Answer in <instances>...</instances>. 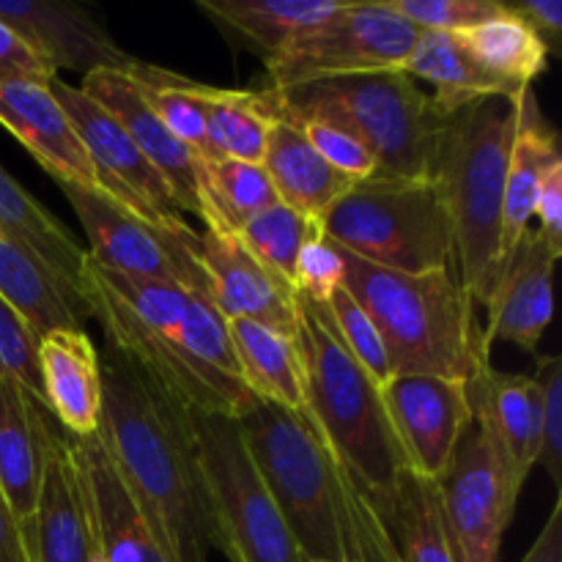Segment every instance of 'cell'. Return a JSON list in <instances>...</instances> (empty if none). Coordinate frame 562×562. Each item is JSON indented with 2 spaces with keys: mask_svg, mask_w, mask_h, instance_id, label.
<instances>
[{
  "mask_svg": "<svg viewBox=\"0 0 562 562\" xmlns=\"http://www.w3.org/2000/svg\"><path fill=\"white\" fill-rule=\"evenodd\" d=\"M195 252L209 280V296L223 318H252L285 335L296 333L300 296L269 272L236 234L203 228L195 234Z\"/></svg>",
  "mask_w": 562,
  "mask_h": 562,
  "instance_id": "cell-16",
  "label": "cell"
},
{
  "mask_svg": "<svg viewBox=\"0 0 562 562\" xmlns=\"http://www.w3.org/2000/svg\"><path fill=\"white\" fill-rule=\"evenodd\" d=\"M49 82H0V124L31 151L53 181L99 190L91 159Z\"/></svg>",
  "mask_w": 562,
  "mask_h": 562,
  "instance_id": "cell-22",
  "label": "cell"
},
{
  "mask_svg": "<svg viewBox=\"0 0 562 562\" xmlns=\"http://www.w3.org/2000/svg\"><path fill=\"white\" fill-rule=\"evenodd\" d=\"M434 483L453 560L499 562L519 497L510 492L497 453L475 420L461 434L448 470Z\"/></svg>",
  "mask_w": 562,
  "mask_h": 562,
  "instance_id": "cell-12",
  "label": "cell"
},
{
  "mask_svg": "<svg viewBox=\"0 0 562 562\" xmlns=\"http://www.w3.org/2000/svg\"><path fill=\"white\" fill-rule=\"evenodd\" d=\"M521 562H562V499L554 503L541 536L536 538Z\"/></svg>",
  "mask_w": 562,
  "mask_h": 562,
  "instance_id": "cell-46",
  "label": "cell"
},
{
  "mask_svg": "<svg viewBox=\"0 0 562 562\" xmlns=\"http://www.w3.org/2000/svg\"><path fill=\"white\" fill-rule=\"evenodd\" d=\"M459 36L488 71L510 86L532 88V82L547 71V44L519 16L510 14L505 3L497 14Z\"/></svg>",
  "mask_w": 562,
  "mask_h": 562,
  "instance_id": "cell-33",
  "label": "cell"
},
{
  "mask_svg": "<svg viewBox=\"0 0 562 562\" xmlns=\"http://www.w3.org/2000/svg\"><path fill=\"white\" fill-rule=\"evenodd\" d=\"M278 203L261 165L236 159L203 162V225L236 234L247 220Z\"/></svg>",
  "mask_w": 562,
  "mask_h": 562,
  "instance_id": "cell-34",
  "label": "cell"
},
{
  "mask_svg": "<svg viewBox=\"0 0 562 562\" xmlns=\"http://www.w3.org/2000/svg\"><path fill=\"white\" fill-rule=\"evenodd\" d=\"M294 340L302 360L305 420L387 525L409 470L390 426L382 387L349 355L327 305L300 296Z\"/></svg>",
  "mask_w": 562,
  "mask_h": 562,
  "instance_id": "cell-4",
  "label": "cell"
},
{
  "mask_svg": "<svg viewBox=\"0 0 562 562\" xmlns=\"http://www.w3.org/2000/svg\"><path fill=\"white\" fill-rule=\"evenodd\" d=\"M55 77L58 75L44 64L42 55L0 22V82H49Z\"/></svg>",
  "mask_w": 562,
  "mask_h": 562,
  "instance_id": "cell-43",
  "label": "cell"
},
{
  "mask_svg": "<svg viewBox=\"0 0 562 562\" xmlns=\"http://www.w3.org/2000/svg\"><path fill=\"white\" fill-rule=\"evenodd\" d=\"M181 412L212 505L220 552L231 562H305L247 453L236 417L190 406Z\"/></svg>",
  "mask_w": 562,
  "mask_h": 562,
  "instance_id": "cell-8",
  "label": "cell"
},
{
  "mask_svg": "<svg viewBox=\"0 0 562 562\" xmlns=\"http://www.w3.org/2000/svg\"><path fill=\"white\" fill-rule=\"evenodd\" d=\"M236 423L302 558L401 562L382 516L305 417L256 398Z\"/></svg>",
  "mask_w": 562,
  "mask_h": 562,
  "instance_id": "cell-3",
  "label": "cell"
},
{
  "mask_svg": "<svg viewBox=\"0 0 562 562\" xmlns=\"http://www.w3.org/2000/svg\"><path fill=\"white\" fill-rule=\"evenodd\" d=\"M272 113V126H269L267 148H263L261 168L269 176L274 187V195L280 203H285L294 212L322 223L324 214L329 212L335 201L349 190L355 181L346 179L344 173L333 168L311 140L305 132L294 124L280 108L274 104L272 91H263Z\"/></svg>",
  "mask_w": 562,
  "mask_h": 562,
  "instance_id": "cell-26",
  "label": "cell"
},
{
  "mask_svg": "<svg viewBox=\"0 0 562 562\" xmlns=\"http://www.w3.org/2000/svg\"><path fill=\"white\" fill-rule=\"evenodd\" d=\"M53 434V415L20 384L0 379V494L20 525L36 510Z\"/></svg>",
  "mask_w": 562,
  "mask_h": 562,
  "instance_id": "cell-23",
  "label": "cell"
},
{
  "mask_svg": "<svg viewBox=\"0 0 562 562\" xmlns=\"http://www.w3.org/2000/svg\"><path fill=\"white\" fill-rule=\"evenodd\" d=\"M340 256L346 291L376 324L393 376L428 373L470 382L492 362V346L475 316V302L453 269L406 274L373 267L346 250Z\"/></svg>",
  "mask_w": 562,
  "mask_h": 562,
  "instance_id": "cell-5",
  "label": "cell"
},
{
  "mask_svg": "<svg viewBox=\"0 0 562 562\" xmlns=\"http://www.w3.org/2000/svg\"><path fill=\"white\" fill-rule=\"evenodd\" d=\"M102 562H173L99 437H69Z\"/></svg>",
  "mask_w": 562,
  "mask_h": 562,
  "instance_id": "cell-18",
  "label": "cell"
},
{
  "mask_svg": "<svg viewBox=\"0 0 562 562\" xmlns=\"http://www.w3.org/2000/svg\"><path fill=\"white\" fill-rule=\"evenodd\" d=\"M322 234L340 250L393 272H456L448 203L434 179L355 181L322 217Z\"/></svg>",
  "mask_w": 562,
  "mask_h": 562,
  "instance_id": "cell-7",
  "label": "cell"
},
{
  "mask_svg": "<svg viewBox=\"0 0 562 562\" xmlns=\"http://www.w3.org/2000/svg\"><path fill=\"white\" fill-rule=\"evenodd\" d=\"M521 93L477 99L450 115L434 170L453 225L456 278L481 307L497 278L503 190Z\"/></svg>",
  "mask_w": 562,
  "mask_h": 562,
  "instance_id": "cell-6",
  "label": "cell"
},
{
  "mask_svg": "<svg viewBox=\"0 0 562 562\" xmlns=\"http://www.w3.org/2000/svg\"><path fill=\"white\" fill-rule=\"evenodd\" d=\"M382 401L406 470L426 481H439L461 434L472 426L467 382L406 373L384 384Z\"/></svg>",
  "mask_w": 562,
  "mask_h": 562,
  "instance_id": "cell-14",
  "label": "cell"
},
{
  "mask_svg": "<svg viewBox=\"0 0 562 562\" xmlns=\"http://www.w3.org/2000/svg\"><path fill=\"white\" fill-rule=\"evenodd\" d=\"M387 530L401 562H456L439 516L434 481L406 472Z\"/></svg>",
  "mask_w": 562,
  "mask_h": 562,
  "instance_id": "cell-36",
  "label": "cell"
},
{
  "mask_svg": "<svg viewBox=\"0 0 562 562\" xmlns=\"http://www.w3.org/2000/svg\"><path fill=\"white\" fill-rule=\"evenodd\" d=\"M346 285V263L338 247L324 234L313 236L296 258L294 291L305 300L327 305L335 291Z\"/></svg>",
  "mask_w": 562,
  "mask_h": 562,
  "instance_id": "cell-42",
  "label": "cell"
},
{
  "mask_svg": "<svg viewBox=\"0 0 562 562\" xmlns=\"http://www.w3.org/2000/svg\"><path fill=\"white\" fill-rule=\"evenodd\" d=\"M82 302L110 349L135 362L176 404L239 417L256 401L239 376L228 322L209 296L108 272L86 252Z\"/></svg>",
  "mask_w": 562,
  "mask_h": 562,
  "instance_id": "cell-1",
  "label": "cell"
},
{
  "mask_svg": "<svg viewBox=\"0 0 562 562\" xmlns=\"http://www.w3.org/2000/svg\"><path fill=\"white\" fill-rule=\"evenodd\" d=\"M38 340L27 324L0 300V379H11L47 409L38 373Z\"/></svg>",
  "mask_w": 562,
  "mask_h": 562,
  "instance_id": "cell-39",
  "label": "cell"
},
{
  "mask_svg": "<svg viewBox=\"0 0 562 562\" xmlns=\"http://www.w3.org/2000/svg\"><path fill=\"white\" fill-rule=\"evenodd\" d=\"M228 338L239 376L252 398L305 417V384L294 335L252 318H228Z\"/></svg>",
  "mask_w": 562,
  "mask_h": 562,
  "instance_id": "cell-29",
  "label": "cell"
},
{
  "mask_svg": "<svg viewBox=\"0 0 562 562\" xmlns=\"http://www.w3.org/2000/svg\"><path fill=\"white\" fill-rule=\"evenodd\" d=\"M137 91L148 102V108L157 113V119L184 143L187 148L198 154L203 162H209L206 146V115H203V82L187 80L176 71L162 66L135 60L130 71Z\"/></svg>",
  "mask_w": 562,
  "mask_h": 562,
  "instance_id": "cell-35",
  "label": "cell"
},
{
  "mask_svg": "<svg viewBox=\"0 0 562 562\" xmlns=\"http://www.w3.org/2000/svg\"><path fill=\"white\" fill-rule=\"evenodd\" d=\"M38 373L53 420L69 437H97L102 415L99 351L86 329H53L38 338Z\"/></svg>",
  "mask_w": 562,
  "mask_h": 562,
  "instance_id": "cell-24",
  "label": "cell"
},
{
  "mask_svg": "<svg viewBox=\"0 0 562 562\" xmlns=\"http://www.w3.org/2000/svg\"><path fill=\"white\" fill-rule=\"evenodd\" d=\"M305 562H311V560H305Z\"/></svg>",
  "mask_w": 562,
  "mask_h": 562,
  "instance_id": "cell-48",
  "label": "cell"
},
{
  "mask_svg": "<svg viewBox=\"0 0 562 562\" xmlns=\"http://www.w3.org/2000/svg\"><path fill=\"white\" fill-rule=\"evenodd\" d=\"M538 217V236L552 247L558 256H562V159L549 168V173L543 176L541 192H538L536 201V214Z\"/></svg>",
  "mask_w": 562,
  "mask_h": 562,
  "instance_id": "cell-44",
  "label": "cell"
},
{
  "mask_svg": "<svg viewBox=\"0 0 562 562\" xmlns=\"http://www.w3.org/2000/svg\"><path fill=\"white\" fill-rule=\"evenodd\" d=\"M412 22L395 14L387 0L344 3L335 16L296 36L267 64L272 91H294L335 77L404 71L417 47Z\"/></svg>",
  "mask_w": 562,
  "mask_h": 562,
  "instance_id": "cell-10",
  "label": "cell"
},
{
  "mask_svg": "<svg viewBox=\"0 0 562 562\" xmlns=\"http://www.w3.org/2000/svg\"><path fill=\"white\" fill-rule=\"evenodd\" d=\"M86 97H91L99 108L108 110L115 121L135 140L143 157L157 168L173 195L179 212H190L195 217L203 214V159L192 148H187L162 121L157 119L143 93L124 71H93L80 80Z\"/></svg>",
  "mask_w": 562,
  "mask_h": 562,
  "instance_id": "cell-17",
  "label": "cell"
},
{
  "mask_svg": "<svg viewBox=\"0 0 562 562\" xmlns=\"http://www.w3.org/2000/svg\"><path fill=\"white\" fill-rule=\"evenodd\" d=\"M27 562H102L77 475L71 439L55 428L36 510L20 525Z\"/></svg>",
  "mask_w": 562,
  "mask_h": 562,
  "instance_id": "cell-20",
  "label": "cell"
},
{
  "mask_svg": "<svg viewBox=\"0 0 562 562\" xmlns=\"http://www.w3.org/2000/svg\"><path fill=\"white\" fill-rule=\"evenodd\" d=\"M55 184L86 231V252L93 263L126 278L162 280L209 296L206 272L195 252L198 231L190 225L181 231L154 228L97 187H80L71 181Z\"/></svg>",
  "mask_w": 562,
  "mask_h": 562,
  "instance_id": "cell-11",
  "label": "cell"
},
{
  "mask_svg": "<svg viewBox=\"0 0 562 562\" xmlns=\"http://www.w3.org/2000/svg\"><path fill=\"white\" fill-rule=\"evenodd\" d=\"M209 159L261 165L272 113L263 91H234L203 82Z\"/></svg>",
  "mask_w": 562,
  "mask_h": 562,
  "instance_id": "cell-32",
  "label": "cell"
},
{
  "mask_svg": "<svg viewBox=\"0 0 562 562\" xmlns=\"http://www.w3.org/2000/svg\"><path fill=\"white\" fill-rule=\"evenodd\" d=\"M558 261L560 256L536 228L521 236L486 302L488 324L483 335L488 346H494V340H505L527 355H538L554 313L552 283Z\"/></svg>",
  "mask_w": 562,
  "mask_h": 562,
  "instance_id": "cell-21",
  "label": "cell"
},
{
  "mask_svg": "<svg viewBox=\"0 0 562 562\" xmlns=\"http://www.w3.org/2000/svg\"><path fill=\"white\" fill-rule=\"evenodd\" d=\"M99 371V442L173 562H206L217 527L181 404L110 346Z\"/></svg>",
  "mask_w": 562,
  "mask_h": 562,
  "instance_id": "cell-2",
  "label": "cell"
},
{
  "mask_svg": "<svg viewBox=\"0 0 562 562\" xmlns=\"http://www.w3.org/2000/svg\"><path fill=\"white\" fill-rule=\"evenodd\" d=\"M562 154L558 146V132L543 119L532 88H527L519 99V124H516L514 146H510L508 173H505L503 190V217H499V250H497V278L505 263L514 256L521 236L532 228L538 192H541L543 176ZM494 278V283H497Z\"/></svg>",
  "mask_w": 562,
  "mask_h": 562,
  "instance_id": "cell-25",
  "label": "cell"
},
{
  "mask_svg": "<svg viewBox=\"0 0 562 562\" xmlns=\"http://www.w3.org/2000/svg\"><path fill=\"white\" fill-rule=\"evenodd\" d=\"M0 22L20 33L44 64L58 75L77 71H130L135 55L126 53L104 22L86 5L66 0H0Z\"/></svg>",
  "mask_w": 562,
  "mask_h": 562,
  "instance_id": "cell-15",
  "label": "cell"
},
{
  "mask_svg": "<svg viewBox=\"0 0 562 562\" xmlns=\"http://www.w3.org/2000/svg\"><path fill=\"white\" fill-rule=\"evenodd\" d=\"M0 236L36 258L88 316V307L82 302L86 247H80V241L31 192L22 190L20 181L3 165H0Z\"/></svg>",
  "mask_w": 562,
  "mask_h": 562,
  "instance_id": "cell-27",
  "label": "cell"
},
{
  "mask_svg": "<svg viewBox=\"0 0 562 562\" xmlns=\"http://www.w3.org/2000/svg\"><path fill=\"white\" fill-rule=\"evenodd\" d=\"M390 9L417 31L464 33L503 9L499 0H387Z\"/></svg>",
  "mask_w": 562,
  "mask_h": 562,
  "instance_id": "cell-40",
  "label": "cell"
},
{
  "mask_svg": "<svg viewBox=\"0 0 562 562\" xmlns=\"http://www.w3.org/2000/svg\"><path fill=\"white\" fill-rule=\"evenodd\" d=\"M49 88L69 115L71 126H75L77 137H80L82 148L91 159L99 190L115 198L132 214L151 223L154 228H187L165 179L143 157V151L126 135L124 126L77 86H69V82L55 77Z\"/></svg>",
  "mask_w": 562,
  "mask_h": 562,
  "instance_id": "cell-13",
  "label": "cell"
},
{
  "mask_svg": "<svg viewBox=\"0 0 562 562\" xmlns=\"http://www.w3.org/2000/svg\"><path fill=\"white\" fill-rule=\"evenodd\" d=\"M536 384L541 390V448L538 464L554 486L562 481V357L541 355L536 362Z\"/></svg>",
  "mask_w": 562,
  "mask_h": 562,
  "instance_id": "cell-41",
  "label": "cell"
},
{
  "mask_svg": "<svg viewBox=\"0 0 562 562\" xmlns=\"http://www.w3.org/2000/svg\"><path fill=\"white\" fill-rule=\"evenodd\" d=\"M0 300L27 324L36 340L53 329H82L88 318L36 258L3 236H0Z\"/></svg>",
  "mask_w": 562,
  "mask_h": 562,
  "instance_id": "cell-31",
  "label": "cell"
},
{
  "mask_svg": "<svg viewBox=\"0 0 562 562\" xmlns=\"http://www.w3.org/2000/svg\"><path fill=\"white\" fill-rule=\"evenodd\" d=\"M329 318H333L335 333L340 335L344 346L349 349V355L355 357L362 366V371L384 387V384L393 379V366H390V355L384 349V340L379 335L376 324L360 307V302L346 291V285L340 291H335L333 300L327 302Z\"/></svg>",
  "mask_w": 562,
  "mask_h": 562,
  "instance_id": "cell-38",
  "label": "cell"
},
{
  "mask_svg": "<svg viewBox=\"0 0 562 562\" xmlns=\"http://www.w3.org/2000/svg\"><path fill=\"white\" fill-rule=\"evenodd\" d=\"M467 395L472 420L492 442L510 492L521 497L541 448V390L536 379L499 373L488 362L467 382Z\"/></svg>",
  "mask_w": 562,
  "mask_h": 562,
  "instance_id": "cell-19",
  "label": "cell"
},
{
  "mask_svg": "<svg viewBox=\"0 0 562 562\" xmlns=\"http://www.w3.org/2000/svg\"><path fill=\"white\" fill-rule=\"evenodd\" d=\"M338 0H201L198 9L234 47L272 64L296 36L340 11Z\"/></svg>",
  "mask_w": 562,
  "mask_h": 562,
  "instance_id": "cell-28",
  "label": "cell"
},
{
  "mask_svg": "<svg viewBox=\"0 0 562 562\" xmlns=\"http://www.w3.org/2000/svg\"><path fill=\"white\" fill-rule=\"evenodd\" d=\"M404 71L415 80H426L434 86V102L445 115L459 113L467 104L488 97H519L525 88L499 80L488 71L475 55L467 49L459 33L420 31L417 47L406 60Z\"/></svg>",
  "mask_w": 562,
  "mask_h": 562,
  "instance_id": "cell-30",
  "label": "cell"
},
{
  "mask_svg": "<svg viewBox=\"0 0 562 562\" xmlns=\"http://www.w3.org/2000/svg\"><path fill=\"white\" fill-rule=\"evenodd\" d=\"M0 562H27L20 521L14 519L3 494H0Z\"/></svg>",
  "mask_w": 562,
  "mask_h": 562,
  "instance_id": "cell-47",
  "label": "cell"
},
{
  "mask_svg": "<svg viewBox=\"0 0 562 562\" xmlns=\"http://www.w3.org/2000/svg\"><path fill=\"white\" fill-rule=\"evenodd\" d=\"M302 88H311L351 121L376 157V176L431 179L450 115L437 108L415 77L406 71H371Z\"/></svg>",
  "mask_w": 562,
  "mask_h": 562,
  "instance_id": "cell-9",
  "label": "cell"
},
{
  "mask_svg": "<svg viewBox=\"0 0 562 562\" xmlns=\"http://www.w3.org/2000/svg\"><path fill=\"white\" fill-rule=\"evenodd\" d=\"M510 14L519 16L543 44L549 55L560 53L562 44V3L560 0H519V3H505Z\"/></svg>",
  "mask_w": 562,
  "mask_h": 562,
  "instance_id": "cell-45",
  "label": "cell"
},
{
  "mask_svg": "<svg viewBox=\"0 0 562 562\" xmlns=\"http://www.w3.org/2000/svg\"><path fill=\"white\" fill-rule=\"evenodd\" d=\"M322 234V223L318 220L305 217V214L294 212L285 203H272L269 209L258 212L256 217L247 220L236 236L241 245L263 263L272 274H278L283 283L294 289V272L296 258H300L302 247Z\"/></svg>",
  "mask_w": 562,
  "mask_h": 562,
  "instance_id": "cell-37",
  "label": "cell"
}]
</instances>
